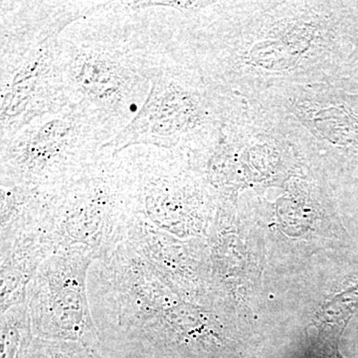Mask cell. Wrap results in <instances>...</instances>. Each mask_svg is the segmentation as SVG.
<instances>
[{"label": "cell", "mask_w": 358, "mask_h": 358, "mask_svg": "<svg viewBox=\"0 0 358 358\" xmlns=\"http://www.w3.org/2000/svg\"><path fill=\"white\" fill-rule=\"evenodd\" d=\"M73 21L54 1L0 8V145L33 120L69 105L62 35Z\"/></svg>", "instance_id": "obj_1"}, {"label": "cell", "mask_w": 358, "mask_h": 358, "mask_svg": "<svg viewBox=\"0 0 358 358\" xmlns=\"http://www.w3.org/2000/svg\"><path fill=\"white\" fill-rule=\"evenodd\" d=\"M140 214L138 178L128 152H103L61 190L46 231L55 253L81 249L96 261L128 240Z\"/></svg>", "instance_id": "obj_2"}, {"label": "cell", "mask_w": 358, "mask_h": 358, "mask_svg": "<svg viewBox=\"0 0 358 358\" xmlns=\"http://www.w3.org/2000/svg\"><path fill=\"white\" fill-rule=\"evenodd\" d=\"M62 52L70 103L99 113L115 136L140 112L164 62L150 40L117 36L74 40L62 35Z\"/></svg>", "instance_id": "obj_3"}, {"label": "cell", "mask_w": 358, "mask_h": 358, "mask_svg": "<svg viewBox=\"0 0 358 358\" xmlns=\"http://www.w3.org/2000/svg\"><path fill=\"white\" fill-rule=\"evenodd\" d=\"M115 136L99 113L70 103L33 120L0 145V179L62 189L102 157Z\"/></svg>", "instance_id": "obj_4"}, {"label": "cell", "mask_w": 358, "mask_h": 358, "mask_svg": "<svg viewBox=\"0 0 358 358\" xmlns=\"http://www.w3.org/2000/svg\"><path fill=\"white\" fill-rule=\"evenodd\" d=\"M94 262L83 250L71 249L56 252L40 266L26 293L35 338L75 341L103 357L88 296V273Z\"/></svg>", "instance_id": "obj_5"}, {"label": "cell", "mask_w": 358, "mask_h": 358, "mask_svg": "<svg viewBox=\"0 0 358 358\" xmlns=\"http://www.w3.org/2000/svg\"><path fill=\"white\" fill-rule=\"evenodd\" d=\"M197 100L164 62L140 112L103 145L102 152L115 155L134 147L173 148L200 121Z\"/></svg>", "instance_id": "obj_6"}, {"label": "cell", "mask_w": 358, "mask_h": 358, "mask_svg": "<svg viewBox=\"0 0 358 358\" xmlns=\"http://www.w3.org/2000/svg\"><path fill=\"white\" fill-rule=\"evenodd\" d=\"M0 244V307L4 313L25 303L28 284L40 266L55 253V246L46 231L20 235Z\"/></svg>", "instance_id": "obj_7"}, {"label": "cell", "mask_w": 358, "mask_h": 358, "mask_svg": "<svg viewBox=\"0 0 358 358\" xmlns=\"http://www.w3.org/2000/svg\"><path fill=\"white\" fill-rule=\"evenodd\" d=\"M62 189L0 179V243L46 231Z\"/></svg>", "instance_id": "obj_8"}, {"label": "cell", "mask_w": 358, "mask_h": 358, "mask_svg": "<svg viewBox=\"0 0 358 358\" xmlns=\"http://www.w3.org/2000/svg\"><path fill=\"white\" fill-rule=\"evenodd\" d=\"M0 331V358H25L34 338L26 301L1 313Z\"/></svg>", "instance_id": "obj_9"}, {"label": "cell", "mask_w": 358, "mask_h": 358, "mask_svg": "<svg viewBox=\"0 0 358 358\" xmlns=\"http://www.w3.org/2000/svg\"><path fill=\"white\" fill-rule=\"evenodd\" d=\"M25 358H103L100 353L75 341L33 338Z\"/></svg>", "instance_id": "obj_10"}]
</instances>
